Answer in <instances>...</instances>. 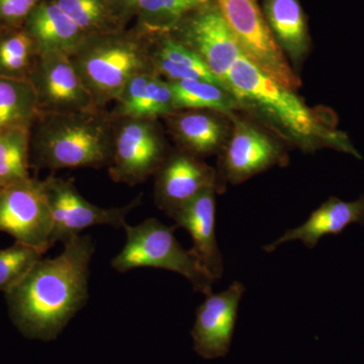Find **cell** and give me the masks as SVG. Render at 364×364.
Segmentation results:
<instances>
[{"instance_id":"obj_4","label":"cell","mask_w":364,"mask_h":364,"mask_svg":"<svg viewBox=\"0 0 364 364\" xmlns=\"http://www.w3.org/2000/svg\"><path fill=\"white\" fill-rule=\"evenodd\" d=\"M150 33L135 26L107 35L91 36L70 55L72 63L95 105L107 109L132 77L152 72Z\"/></svg>"},{"instance_id":"obj_8","label":"cell","mask_w":364,"mask_h":364,"mask_svg":"<svg viewBox=\"0 0 364 364\" xmlns=\"http://www.w3.org/2000/svg\"><path fill=\"white\" fill-rule=\"evenodd\" d=\"M53 219L52 243H65L95 226L124 228L126 219L142 202V195L123 207L102 208L79 193L73 179L51 174L42 181Z\"/></svg>"},{"instance_id":"obj_12","label":"cell","mask_w":364,"mask_h":364,"mask_svg":"<svg viewBox=\"0 0 364 364\" xmlns=\"http://www.w3.org/2000/svg\"><path fill=\"white\" fill-rule=\"evenodd\" d=\"M40 114H66L97 107L90 91L64 53L41 54L28 78Z\"/></svg>"},{"instance_id":"obj_30","label":"cell","mask_w":364,"mask_h":364,"mask_svg":"<svg viewBox=\"0 0 364 364\" xmlns=\"http://www.w3.org/2000/svg\"><path fill=\"white\" fill-rule=\"evenodd\" d=\"M112 13L124 28L135 18L136 2L138 0H107Z\"/></svg>"},{"instance_id":"obj_1","label":"cell","mask_w":364,"mask_h":364,"mask_svg":"<svg viewBox=\"0 0 364 364\" xmlns=\"http://www.w3.org/2000/svg\"><path fill=\"white\" fill-rule=\"evenodd\" d=\"M55 258L40 259L18 286L6 294L9 317L28 339L58 338L90 299V267L95 251L90 236L77 235Z\"/></svg>"},{"instance_id":"obj_13","label":"cell","mask_w":364,"mask_h":364,"mask_svg":"<svg viewBox=\"0 0 364 364\" xmlns=\"http://www.w3.org/2000/svg\"><path fill=\"white\" fill-rule=\"evenodd\" d=\"M154 176L155 203L170 218L208 189L222 193L217 170L179 149L169 153Z\"/></svg>"},{"instance_id":"obj_24","label":"cell","mask_w":364,"mask_h":364,"mask_svg":"<svg viewBox=\"0 0 364 364\" xmlns=\"http://www.w3.org/2000/svg\"><path fill=\"white\" fill-rule=\"evenodd\" d=\"M40 51L23 28L0 30V78L28 80Z\"/></svg>"},{"instance_id":"obj_10","label":"cell","mask_w":364,"mask_h":364,"mask_svg":"<svg viewBox=\"0 0 364 364\" xmlns=\"http://www.w3.org/2000/svg\"><path fill=\"white\" fill-rule=\"evenodd\" d=\"M0 231L42 254L52 247L53 219L42 181L30 177L0 188Z\"/></svg>"},{"instance_id":"obj_6","label":"cell","mask_w":364,"mask_h":364,"mask_svg":"<svg viewBox=\"0 0 364 364\" xmlns=\"http://www.w3.org/2000/svg\"><path fill=\"white\" fill-rule=\"evenodd\" d=\"M244 55L279 85L296 91L301 79L275 42L257 0H215Z\"/></svg>"},{"instance_id":"obj_20","label":"cell","mask_w":364,"mask_h":364,"mask_svg":"<svg viewBox=\"0 0 364 364\" xmlns=\"http://www.w3.org/2000/svg\"><path fill=\"white\" fill-rule=\"evenodd\" d=\"M149 57L153 73L169 82L200 79L227 86L193 50L170 33L150 35Z\"/></svg>"},{"instance_id":"obj_2","label":"cell","mask_w":364,"mask_h":364,"mask_svg":"<svg viewBox=\"0 0 364 364\" xmlns=\"http://www.w3.org/2000/svg\"><path fill=\"white\" fill-rule=\"evenodd\" d=\"M228 86L241 109L264 119L277 133L306 152L330 148L361 159L348 136L337 129L331 109H311L296 91L275 82L242 55L228 74Z\"/></svg>"},{"instance_id":"obj_9","label":"cell","mask_w":364,"mask_h":364,"mask_svg":"<svg viewBox=\"0 0 364 364\" xmlns=\"http://www.w3.org/2000/svg\"><path fill=\"white\" fill-rule=\"evenodd\" d=\"M169 33L228 86V74L244 53L215 0L186 14Z\"/></svg>"},{"instance_id":"obj_22","label":"cell","mask_w":364,"mask_h":364,"mask_svg":"<svg viewBox=\"0 0 364 364\" xmlns=\"http://www.w3.org/2000/svg\"><path fill=\"white\" fill-rule=\"evenodd\" d=\"M169 83L176 111L205 109L231 117L235 112L241 109L240 102L232 90L220 83L200 79L173 81Z\"/></svg>"},{"instance_id":"obj_15","label":"cell","mask_w":364,"mask_h":364,"mask_svg":"<svg viewBox=\"0 0 364 364\" xmlns=\"http://www.w3.org/2000/svg\"><path fill=\"white\" fill-rule=\"evenodd\" d=\"M215 193L214 188L203 191L171 217L177 227L191 235V252L214 280L221 279L224 272L221 250L215 239Z\"/></svg>"},{"instance_id":"obj_19","label":"cell","mask_w":364,"mask_h":364,"mask_svg":"<svg viewBox=\"0 0 364 364\" xmlns=\"http://www.w3.org/2000/svg\"><path fill=\"white\" fill-rule=\"evenodd\" d=\"M23 28L35 41L40 55L57 52L70 56L87 38L55 0H42L26 18Z\"/></svg>"},{"instance_id":"obj_14","label":"cell","mask_w":364,"mask_h":364,"mask_svg":"<svg viewBox=\"0 0 364 364\" xmlns=\"http://www.w3.org/2000/svg\"><path fill=\"white\" fill-rule=\"evenodd\" d=\"M245 287L239 282L218 294L205 296L196 309L191 330L193 349L203 359L221 358L229 354Z\"/></svg>"},{"instance_id":"obj_16","label":"cell","mask_w":364,"mask_h":364,"mask_svg":"<svg viewBox=\"0 0 364 364\" xmlns=\"http://www.w3.org/2000/svg\"><path fill=\"white\" fill-rule=\"evenodd\" d=\"M351 224H364V195L354 202H344L331 196L314 210L304 224L289 230L277 240L265 245L263 250L272 253L282 244L294 240L313 249L322 237L338 236Z\"/></svg>"},{"instance_id":"obj_25","label":"cell","mask_w":364,"mask_h":364,"mask_svg":"<svg viewBox=\"0 0 364 364\" xmlns=\"http://www.w3.org/2000/svg\"><path fill=\"white\" fill-rule=\"evenodd\" d=\"M212 0H138L135 26L144 33H169L189 13Z\"/></svg>"},{"instance_id":"obj_11","label":"cell","mask_w":364,"mask_h":364,"mask_svg":"<svg viewBox=\"0 0 364 364\" xmlns=\"http://www.w3.org/2000/svg\"><path fill=\"white\" fill-rule=\"evenodd\" d=\"M230 119L233 131L223 147L217 170L222 191L226 181L237 186L273 166L287 164L286 151L275 139L235 114Z\"/></svg>"},{"instance_id":"obj_7","label":"cell","mask_w":364,"mask_h":364,"mask_svg":"<svg viewBox=\"0 0 364 364\" xmlns=\"http://www.w3.org/2000/svg\"><path fill=\"white\" fill-rule=\"evenodd\" d=\"M116 117L109 176L117 183L138 186L154 176L168 157L166 140L158 121Z\"/></svg>"},{"instance_id":"obj_3","label":"cell","mask_w":364,"mask_h":364,"mask_svg":"<svg viewBox=\"0 0 364 364\" xmlns=\"http://www.w3.org/2000/svg\"><path fill=\"white\" fill-rule=\"evenodd\" d=\"M117 117L107 109L40 114L31 129L35 171L109 167Z\"/></svg>"},{"instance_id":"obj_27","label":"cell","mask_w":364,"mask_h":364,"mask_svg":"<svg viewBox=\"0 0 364 364\" xmlns=\"http://www.w3.org/2000/svg\"><path fill=\"white\" fill-rule=\"evenodd\" d=\"M87 37L124 30L107 0H55Z\"/></svg>"},{"instance_id":"obj_21","label":"cell","mask_w":364,"mask_h":364,"mask_svg":"<svg viewBox=\"0 0 364 364\" xmlns=\"http://www.w3.org/2000/svg\"><path fill=\"white\" fill-rule=\"evenodd\" d=\"M261 9L280 50L299 63L311 46L308 23L299 0H263Z\"/></svg>"},{"instance_id":"obj_18","label":"cell","mask_w":364,"mask_h":364,"mask_svg":"<svg viewBox=\"0 0 364 364\" xmlns=\"http://www.w3.org/2000/svg\"><path fill=\"white\" fill-rule=\"evenodd\" d=\"M114 102L117 117L158 121L176 112L170 83L152 72L132 77Z\"/></svg>"},{"instance_id":"obj_26","label":"cell","mask_w":364,"mask_h":364,"mask_svg":"<svg viewBox=\"0 0 364 364\" xmlns=\"http://www.w3.org/2000/svg\"><path fill=\"white\" fill-rule=\"evenodd\" d=\"M31 130L0 131V188L30 178Z\"/></svg>"},{"instance_id":"obj_28","label":"cell","mask_w":364,"mask_h":364,"mask_svg":"<svg viewBox=\"0 0 364 364\" xmlns=\"http://www.w3.org/2000/svg\"><path fill=\"white\" fill-rule=\"evenodd\" d=\"M43 254L30 246L16 242L11 247L0 249V291L4 294L18 286L42 259Z\"/></svg>"},{"instance_id":"obj_5","label":"cell","mask_w":364,"mask_h":364,"mask_svg":"<svg viewBox=\"0 0 364 364\" xmlns=\"http://www.w3.org/2000/svg\"><path fill=\"white\" fill-rule=\"evenodd\" d=\"M176 225L168 227L154 218L136 226H124L127 239L123 249L112 258V267L124 273L142 267L160 268L182 275L193 291L205 296L213 293L215 280L205 272L191 249L186 250L174 236Z\"/></svg>"},{"instance_id":"obj_23","label":"cell","mask_w":364,"mask_h":364,"mask_svg":"<svg viewBox=\"0 0 364 364\" xmlns=\"http://www.w3.org/2000/svg\"><path fill=\"white\" fill-rule=\"evenodd\" d=\"M39 116L37 97L30 81L0 78V131L31 130Z\"/></svg>"},{"instance_id":"obj_17","label":"cell","mask_w":364,"mask_h":364,"mask_svg":"<svg viewBox=\"0 0 364 364\" xmlns=\"http://www.w3.org/2000/svg\"><path fill=\"white\" fill-rule=\"evenodd\" d=\"M221 116L205 109H179L163 119L179 150L202 158L219 152L226 143V123Z\"/></svg>"},{"instance_id":"obj_29","label":"cell","mask_w":364,"mask_h":364,"mask_svg":"<svg viewBox=\"0 0 364 364\" xmlns=\"http://www.w3.org/2000/svg\"><path fill=\"white\" fill-rule=\"evenodd\" d=\"M42 0H0V30L23 28Z\"/></svg>"}]
</instances>
